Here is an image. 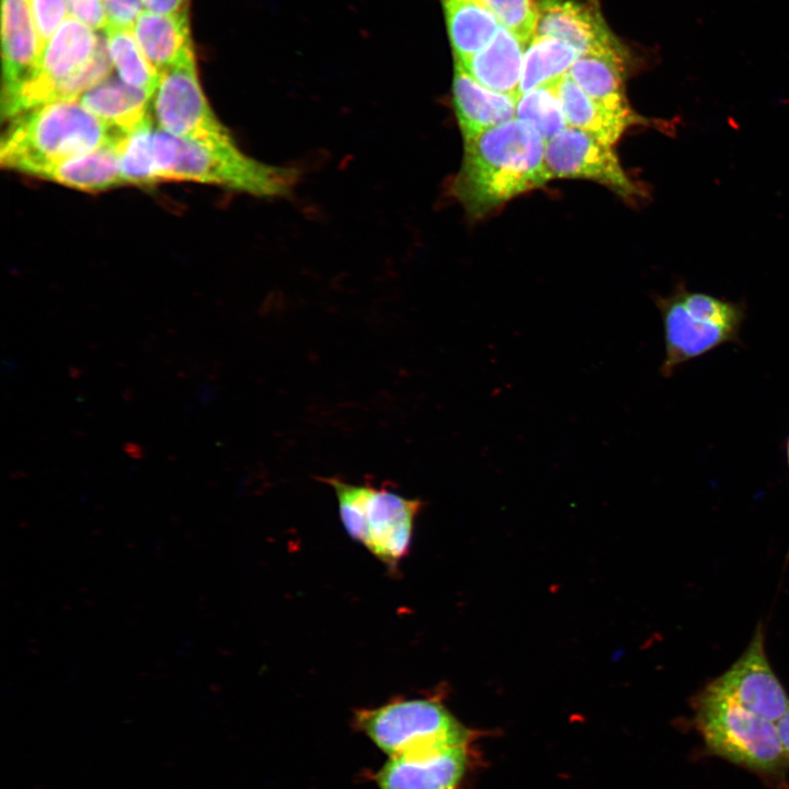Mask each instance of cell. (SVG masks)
Returning <instances> with one entry per match:
<instances>
[{"label":"cell","mask_w":789,"mask_h":789,"mask_svg":"<svg viewBox=\"0 0 789 789\" xmlns=\"http://www.w3.org/2000/svg\"><path fill=\"white\" fill-rule=\"evenodd\" d=\"M188 0H142L145 9L159 13H172L187 8Z\"/></svg>","instance_id":"cell-31"},{"label":"cell","mask_w":789,"mask_h":789,"mask_svg":"<svg viewBox=\"0 0 789 789\" xmlns=\"http://www.w3.org/2000/svg\"><path fill=\"white\" fill-rule=\"evenodd\" d=\"M104 34L107 54L118 78L152 96L160 75L144 55L133 30L106 27Z\"/></svg>","instance_id":"cell-24"},{"label":"cell","mask_w":789,"mask_h":789,"mask_svg":"<svg viewBox=\"0 0 789 789\" xmlns=\"http://www.w3.org/2000/svg\"><path fill=\"white\" fill-rule=\"evenodd\" d=\"M464 142L462 162L450 193L473 218L552 179L546 164V141L527 122L514 118Z\"/></svg>","instance_id":"cell-1"},{"label":"cell","mask_w":789,"mask_h":789,"mask_svg":"<svg viewBox=\"0 0 789 789\" xmlns=\"http://www.w3.org/2000/svg\"><path fill=\"white\" fill-rule=\"evenodd\" d=\"M10 121L1 138L0 163L24 174L126 137L94 116L79 100L43 104Z\"/></svg>","instance_id":"cell-3"},{"label":"cell","mask_w":789,"mask_h":789,"mask_svg":"<svg viewBox=\"0 0 789 789\" xmlns=\"http://www.w3.org/2000/svg\"><path fill=\"white\" fill-rule=\"evenodd\" d=\"M502 25L526 45L534 37L537 25V0H480Z\"/></svg>","instance_id":"cell-27"},{"label":"cell","mask_w":789,"mask_h":789,"mask_svg":"<svg viewBox=\"0 0 789 789\" xmlns=\"http://www.w3.org/2000/svg\"><path fill=\"white\" fill-rule=\"evenodd\" d=\"M708 686L774 723L789 708V696L768 662L761 629L743 654Z\"/></svg>","instance_id":"cell-11"},{"label":"cell","mask_w":789,"mask_h":789,"mask_svg":"<svg viewBox=\"0 0 789 789\" xmlns=\"http://www.w3.org/2000/svg\"><path fill=\"white\" fill-rule=\"evenodd\" d=\"M786 454H787V461H788V468H789V436L786 444Z\"/></svg>","instance_id":"cell-33"},{"label":"cell","mask_w":789,"mask_h":789,"mask_svg":"<svg viewBox=\"0 0 789 789\" xmlns=\"http://www.w3.org/2000/svg\"><path fill=\"white\" fill-rule=\"evenodd\" d=\"M133 33L144 55L159 73L194 52L187 8L172 13L145 10Z\"/></svg>","instance_id":"cell-19"},{"label":"cell","mask_w":789,"mask_h":789,"mask_svg":"<svg viewBox=\"0 0 789 789\" xmlns=\"http://www.w3.org/2000/svg\"><path fill=\"white\" fill-rule=\"evenodd\" d=\"M516 118L531 124L546 142L567 128L557 84L519 94L516 99Z\"/></svg>","instance_id":"cell-25"},{"label":"cell","mask_w":789,"mask_h":789,"mask_svg":"<svg viewBox=\"0 0 789 789\" xmlns=\"http://www.w3.org/2000/svg\"><path fill=\"white\" fill-rule=\"evenodd\" d=\"M442 7L455 61H464L481 50L501 25L479 1L443 2Z\"/></svg>","instance_id":"cell-22"},{"label":"cell","mask_w":789,"mask_h":789,"mask_svg":"<svg viewBox=\"0 0 789 789\" xmlns=\"http://www.w3.org/2000/svg\"><path fill=\"white\" fill-rule=\"evenodd\" d=\"M69 16L93 31H103L107 19L103 0H67Z\"/></svg>","instance_id":"cell-30"},{"label":"cell","mask_w":789,"mask_h":789,"mask_svg":"<svg viewBox=\"0 0 789 789\" xmlns=\"http://www.w3.org/2000/svg\"><path fill=\"white\" fill-rule=\"evenodd\" d=\"M333 490L340 521L346 534L377 561L395 573L410 553L420 499L408 498L387 483L348 482L338 477L322 479Z\"/></svg>","instance_id":"cell-6"},{"label":"cell","mask_w":789,"mask_h":789,"mask_svg":"<svg viewBox=\"0 0 789 789\" xmlns=\"http://www.w3.org/2000/svg\"><path fill=\"white\" fill-rule=\"evenodd\" d=\"M470 746H457L421 757H389L378 771L380 789H455L469 764Z\"/></svg>","instance_id":"cell-14"},{"label":"cell","mask_w":789,"mask_h":789,"mask_svg":"<svg viewBox=\"0 0 789 789\" xmlns=\"http://www.w3.org/2000/svg\"><path fill=\"white\" fill-rule=\"evenodd\" d=\"M112 68L105 38L69 16L42 49L31 76L1 105L2 118L59 100H78L110 77Z\"/></svg>","instance_id":"cell-4"},{"label":"cell","mask_w":789,"mask_h":789,"mask_svg":"<svg viewBox=\"0 0 789 789\" xmlns=\"http://www.w3.org/2000/svg\"><path fill=\"white\" fill-rule=\"evenodd\" d=\"M153 126L126 136L118 146L124 184L158 183L152 152Z\"/></svg>","instance_id":"cell-26"},{"label":"cell","mask_w":789,"mask_h":789,"mask_svg":"<svg viewBox=\"0 0 789 789\" xmlns=\"http://www.w3.org/2000/svg\"><path fill=\"white\" fill-rule=\"evenodd\" d=\"M41 52L69 18L67 0H27Z\"/></svg>","instance_id":"cell-28"},{"label":"cell","mask_w":789,"mask_h":789,"mask_svg":"<svg viewBox=\"0 0 789 789\" xmlns=\"http://www.w3.org/2000/svg\"><path fill=\"white\" fill-rule=\"evenodd\" d=\"M537 10L535 35L560 39L579 56H606L627 61L624 46L607 26L595 0H537Z\"/></svg>","instance_id":"cell-12"},{"label":"cell","mask_w":789,"mask_h":789,"mask_svg":"<svg viewBox=\"0 0 789 789\" xmlns=\"http://www.w3.org/2000/svg\"><path fill=\"white\" fill-rule=\"evenodd\" d=\"M159 75L153 94L157 128L174 137L196 141L232 138L203 92L194 52Z\"/></svg>","instance_id":"cell-9"},{"label":"cell","mask_w":789,"mask_h":789,"mask_svg":"<svg viewBox=\"0 0 789 789\" xmlns=\"http://www.w3.org/2000/svg\"><path fill=\"white\" fill-rule=\"evenodd\" d=\"M545 158L552 179L591 180L625 199L641 194L625 172L613 147L583 130L564 128L546 142Z\"/></svg>","instance_id":"cell-10"},{"label":"cell","mask_w":789,"mask_h":789,"mask_svg":"<svg viewBox=\"0 0 789 789\" xmlns=\"http://www.w3.org/2000/svg\"><path fill=\"white\" fill-rule=\"evenodd\" d=\"M107 26L133 30L140 14L146 10L142 0H103Z\"/></svg>","instance_id":"cell-29"},{"label":"cell","mask_w":789,"mask_h":789,"mask_svg":"<svg viewBox=\"0 0 789 789\" xmlns=\"http://www.w3.org/2000/svg\"><path fill=\"white\" fill-rule=\"evenodd\" d=\"M526 46L501 24L493 38L481 50L464 61L456 62L485 88L517 99Z\"/></svg>","instance_id":"cell-17"},{"label":"cell","mask_w":789,"mask_h":789,"mask_svg":"<svg viewBox=\"0 0 789 789\" xmlns=\"http://www.w3.org/2000/svg\"><path fill=\"white\" fill-rule=\"evenodd\" d=\"M41 47L27 0H2L1 105L8 103L35 69Z\"/></svg>","instance_id":"cell-13"},{"label":"cell","mask_w":789,"mask_h":789,"mask_svg":"<svg viewBox=\"0 0 789 789\" xmlns=\"http://www.w3.org/2000/svg\"><path fill=\"white\" fill-rule=\"evenodd\" d=\"M694 723L709 754L742 767L773 787L787 782L789 759L776 724L706 686L693 698Z\"/></svg>","instance_id":"cell-5"},{"label":"cell","mask_w":789,"mask_h":789,"mask_svg":"<svg viewBox=\"0 0 789 789\" xmlns=\"http://www.w3.org/2000/svg\"><path fill=\"white\" fill-rule=\"evenodd\" d=\"M354 721L389 757H421L472 743V731L433 697L359 709Z\"/></svg>","instance_id":"cell-7"},{"label":"cell","mask_w":789,"mask_h":789,"mask_svg":"<svg viewBox=\"0 0 789 789\" xmlns=\"http://www.w3.org/2000/svg\"><path fill=\"white\" fill-rule=\"evenodd\" d=\"M150 95L112 75L83 92L79 102L114 130L128 136L152 125Z\"/></svg>","instance_id":"cell-16"},{"label":"cell","mask_w":789,"mask_h":789,"mask_svg":"<svg viewBox=\"0 0 789 789\" xmlns=\"http://www.w3.org/2000/svg\"><path fill=\"white\" fill-rule=\"evenodd\" d=\"M775 724L781 746L789 759V708Z\"/></svg>","instance_id":"cell-32"},{"label":"cell","mask_w":789,"mask_h":789,"mask_svg":"<svg viewBox=\"0 0 789 789\" xmlns=\"http://www.w3.org/2000/svg\"><path fill=\"white\" fill-rule=\"evenodd\" d=\"M119 142L106 145L77 157L39 165L27 175L88 192L104 191L124 184L118 151Z\"/></svg>","instance_id":"cell-18"},{"label":"cell","mask_w":789,"mask_h":789,"mask_svg":"<svg viewBox=\"0 0 789 789\" xmlns=\"http://www.w3.org/2000/svg\"><path fill=\"white\" fill-rule=\"evenodd\" d=\"M626 60L579 56L569 70L572 80L594 101L622 115H636L625 92Z\"/></svg>","instance_id":"cell-21"},{"label":"cell","mask_w":789,"mask_h":789,"mask_svg":"<svg viewBox=\"0 0 789 789\" xmlns=\"http://www.w3.org/2000/svg\"><path fill=\"white\" fill-rule=\"evenodd\" d=\"M578 57L576 50L567 43L535 35L525 48L519 94L539 87L556 85Z\"/></svg>","instance_id":"cell-23"},{"label":"cell","mask_w":789,"mask_h":789,"mask_svg":"<svg viewBox=\"0 0 789 789\" xmlns=\"http://www.w3.org/2000/svg\"><path fill=\"white\" fill-rule=\"evenodd\" d=\"M152 152L158 183L194 181L254 196L275 197L288 194L298 179L296 169L251 158L232 138L196 141L153 128Z\"/></svg>","instance_id":"cell-2"},{"label":"cell","mask_w":789,"mask_h":789,"mask_svg":"<svg viewBox=\"0 0 789 789\" xmlns=\"http://www.w3.org/2000/svg\"><path fill=\"white\" fill-rule=\"evenodd\" d=\"M656 306L664 328L665 357L660 368L664 377L725 343L740 341L745 319L741 302L681 287L659 297Z\"/></svg>","instance_id":"cell-8"},{"label":"cell","mask_w":789,"mask_h":789,"mask_svg":"<svg viewBox=\"0 0 789 789\" xmlns=\"http://www.w3.org/2000/svg\"><path fill=\"white\" fill-rule=\"evenodd\" d=\"M453 105L464 140L516 118V98L485 88L455 62Z\"/></svg>","instance_id":"cell-15"},{"label":"cell","mask_w":789,"mask_h":789,"mask_svg":"<svg viewBox=\"0 0 789 789\" xmlns=\"http://www.w3.org/2000/svg\"><path fill=\"white\" fill-rule=\"evenodd\" d=\"M557 91L568 127L588 133L611 147L629 127L647 123V119L639 114H618L597 103L572 80L569 73L557 83Z\"/></svg>","instance_id":"cell-20"}]
</instances>
